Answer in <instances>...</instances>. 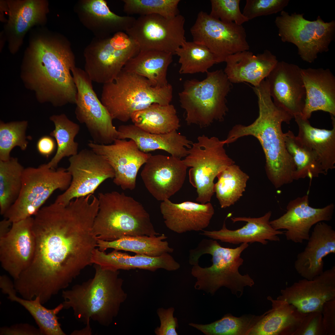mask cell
Here are the masks:
<instances>
[{
  "instance_id": "1",
  "label": "cell",
  "mask_w": 335,
  "mask_h": 335,
  "mask_svg": "<svg viewBox=\"0 0 335 335\" xmlns=\"http://www.w3.org/2000/svg\"><path fill=\"white\" fill-rule=\"evenodd\" d=\"M97 212L93 204L81 197L66 205L55 202L40 209L33 224V260L14 281L21 295L29 299L39 297L44 304L92 264L97 247L92 229Z\"/></svg>"
},
{
  "instance_id": "2",
  "label": "cell",
  "mask_w": 335,
  "mask_h": 335,
  "mask_svg": "<svg viewBox=\"0 0 335 335\" xmlns=\"http://www.w3.org/2000/svg\"><path fill=\"white\" fill-rule=\"evenodd\" d=\"M253 89L257 98L258 117L248 125H235L224 141L228 144L248 136L256 138L265 154L267 176L277 189L294 181L295 165L286 148L281 126L284 122L289 124L293 117L274 104L267 83H262Z\"/></svg>"
},
{
  "instance_id": "3",
  "label": "cell",
  "mask_w": 335,
  "mask_h": 335,
  "mask_svg": "<svg viewBox=\"0 0 335 335\" xmlns=\"http://www.w3.org/2000/svg\"><path fill=\"white\" fill-rule=\"evenodd\" d=\"M76 67L69 42L60 38H39L32 44L23 76L39 100L56 107L75 104L77 89L72 73Z\"/></svg>"
},
{
  "instance_id": "4",
  "label": "cell",
  "mask_w": 335,
  "mask_h": 335,
  "mask_svg": "<svg viewBox=\"0 0 335 335\" xmlns=\"http://www.w3.org/2000/svg\"><path fill=\"white\" fill-rule=\"evenodd\" d=\"M94 277L70 289L63 290V309H72L75 318L86 325L92 319L108 326L126 300L123 279L119 271L102 269L95 264Z\"/></svg>"
},
{
  "instance_id": "5",
  "label": "cell",
  "mask_w": 335,
  "mask_h": 335,
  "mask_svg": "<svg viewBox=\"0 0 335 335\" xmlns=\"http://www.w3.org/2000/svg\"><path fill=\"white\" fill-rule=\"evenodd\" d=\"M248 246L243 243L235 248H225L213 239H202L189 252V262L193 266L191 274L197 280L195 289L214 295L225 287L237 297L238 294L241 296L244 287L254 284L248 274L242 275L239 271L243 262L241 253Z\"/></svg>"
},
{
  "instance_id": "6",
  "label": "cell",
  "mask_w": 335,
  "mask_h": 335,
  "mask_svg": "<svg viewBox=\"0 0 335 335\" xmlns=\"http://www.w3.org/2000/svg\"><path fill=\"white\" fill-rule=\"evenodd\" d=\"M93 232L97 239L112 241L129 236L159 234L143 206L124 193L100 192Z\"/></svg>"
},
{
  "instance_id": "7",
  "label": "cell",
  "mask_w": 335,
  "mask_h": 335,
  "mask_svg": "<svg viewBox=\"0 0 335 335\" xmlns=\"http://www.w3.org/2000/svg\"><path fill=\"white\" fill-rule=\"evenodd\" d=\"M172 91L169 83L154 86L144 77L122 69L113 81L103 84L100 101L113 119L126 122L152 104H170Z\"/></svg>"
},
{
  "instance_id": "8",
  "label": "cell",
  "mask_w": 335,
  "mask_h": 335,
  "mask_svg": "<svg viewBox=\"0 0 335 335\" xmlns=\"http://www.w3.org/2000/svg\"><path fill=\"white\" fill-rule=\"evenodd\" d=\"M207 74L203 80L185 81L183 90L179 93L188 125L207 127L215 121L223 120L228 111L226 97L232 83L222 69Z\"/></svg>"
},
{
  "instance_id": "9",
  "label": "cell",
  "mask_w": 335,
  "mask_h": 335,
  "mask_svg": "<svg viewBox=\"0 0 335 335\" xmlns=\"http://www.w3.org/2000/svg\"><path fill=\"white\" fill-rule=\"evenodd\" d=\"M72 177L67 169L48 168L46 164L37 168H25L20 195L15 202L3 215L11 222L35 215L56 190H66Z\"/></svg>"
},
{
  "instance_id": "10",
  "label": "cell",
  "mask_w": 335,
  "mask_h": 335,
  "mask_svg": "<svg viewBox=\"0 0 335 335\" xmlns=\"http://www.w3.org/2000/svg\"><path fill=\"white\" fill-rule=\"evenodd\" d=\"M224 140L204 135L193 143L189 153L183 161L188 167L189 181L196 190V200L200 203L209 202L214 193V181L223 170L234 164L227 154Z\"/></svg>"
},
{
  "instance_id": "11",
  "label": "cell",
  "mask_w": 335,
  "mask_h": 335,
  "mask_svg": "<svg viewBox=\"0 0 335 335\" xmlns=\"http://www.w3.org/2000/svg\"><path fill=\"white\" fill-rule=\"evenodd\" d=\"M140 51L137 43L124 32L95 37L84 51V70L92 82L104 84L113 81Z\"/></svg>"
},
{
  "instance_id": "12",
  "label": "cell",
  "mask_w": 335,
  "mask_h": 335,
  "mask_svg": "<svg viewBox=\"0 0 335 335\" xmlns=\"http://www.w3.org/2000/svg\"><path fill=\"white\" fill-rule=\"evenodd\" d=\"M303 15L296 13L290 15L283 10L275 22L282 41L294 44L301 58L311 63L318 53L328 51L334 38L335 21L325 22L319 16L316 20L310 21Z\"/></svg>"
},
{
  "instance_id": "13",
  "label": "cell",
  "mask_w": 335,
  "mask_h": 335,
  "mask_svg": "<svg viewBox=\"0 0 335 335\" xmlns=\"http://www.w3.org/2000/svg\"><path fill=\"white\" fill-rule=\"evenodd\" d=\"M72 73L77 89L75 114L78 122L88 131L92 141L100 145H109L118 139V132L113 118L98 98L92 81L84 70L77 67Z\"/></svg>"
},
{
  "instance_id": "14",
  "label": "cell",
  "mask_w": 335,
  "mask_h": 335,
  "mask_svg": "<svg viewBox=\"0 0 335 335\" xmlns=\"http://www.w3.org/2000/svg\"><path fill=\"white\" fill-rule=\"evenodd\" d=\"M190 32L193 41L208 49L217 63L225 62L228 56L250 48L242 25L223 22L203 11L198 13Z\"/></svg>"
},
{
  "instance_id": "15",
  "label": "cell",
  "mask_w": 335,
  "mask_h": 335,
  "mask_svg": "<svg viewBox=\"0 0 335 335\" xmlns=\"http://www.w3.org/2000/svg\"><path fill=\"white\" fill-rule=\"evenodd\" d=\"M185 23L181 14L172 18L157 14L141 16L125 32L137 43L140 51H157L175 55L186 41Z\"/></svg>"
},
{
  "instance_id": "16",
  "label": "cell",
  "mask_w": 335,
  "mask_h": 335,
  "mask_svg": "<svg viewBox=\"0 0 335 335\" xmlns=\"http://www.w3.org/2000/svg\"><path fill=\"white\" fill-rule=\"evenodd\" d=\"M69 161L66 169L72 177L71 183L55 201L64 205L75 198L93 194L105 180L114 177V170L107 159L90 149L82 150Z\"/></svg>"
},
{
  "instance_id": "17",
  "label": "cell",
  "mask_w": 335,
  "mask_h": 335,
  "mask_svg": "<svg viewBox=\"0 0 335 335\" xmlns=\"http://www.w3.org/2000/svg\"><path fill=\"white\" fill-rule=\"evenodd\" d=\"M335 205L331 203L322 208L310 205L309 191L302 197L290 201L286 212L279 218L270 221L275 230L285 229L286 239L296 243L308 240L311 227L317 223L332 220Z\"/></svg>"
},
{
  "instance_id": "18",
  "label": "cell",
  "mask_w": 335,
  "mask_h": 335,
  "mask_svg": "<svg viewBox=\"0 0 335 335\" xmlns=\"http://www.w3.org/2000/svg\"><path fill=\"white\" fill-rule=\"evenodd\" d=\"M88 145L107 159L114 171V183L123 190L135 188L138 171L152 155L141 151L132 139H117L113 143L106 145L91 141Z\"/></svg>"
},
{
  "instance_id": "19",
  "label": "cell",
  "mask_w": 335,
  "mask_h": 335,
  "mask_svg": "<svg viewBox=\"0 0 335 335\" xmlns=\"http://www.w3.org/2000/svg\"><path fill=\"white\" fill-rule=\"evenodd\" d=\"M33 220L30 217L12 223L8 233L0 238L1 266L14 280L29 266L34 257L36 241Z\"/></svg>"
},
{
  "instance_id": "20",
  "label": "cell",
  "mask_w": 335,
  "mask_h": 335,
  "mask_svg": "<svg viewBox=\"0 0 335 335\" xmlns=\"http://www.w3.org/2000/svg\"><path fill=\"white\" fill-rule=\"evenodd\" d=\"M188 167L183 160L172 156L151 155L141 173L149 192L161 201L169 199L182 187Z\"/></svg>"
},
{
  "instance_id": "21",
  "label": "cell",
  "mask_w": 335,
  "mask_h": 335,
  "mask_svg": "<svg viewBox=\"0 0 335 335\" xmlns=\"http://www.w3.org/2000/svg\"><path fill=\"white\" fill-rule=\"evenodd\" d=\"M266 78L274 104L293 118L301 115L306 92L301 68L294 64L278 61Z\"/></svg>"
},
{
  "instance_id": "22",
  "label": "cell",
  "mask_w": 335,
  "mask_h": 335,
  "mask_svg": "<svg viewBox=\"0 0 335 335\" xmlns=\"http://www.w3.org/2000/svg\"><path fill=\"white\" fill-rule=\"evenodd\" d=\"M280 293L277 299L293 305L302 313L321 311L324 303L335 298V266L312 280L304 278L295 282Z\"/></svg>"
},
{
  "instance_id": "23",
  "label": "cell",
  "mask_w": 335,
  "mask_h": 335,
  "mask_svg": "<svg viewBox=\"0 0 335 335\" xmlns=\"http://www.w3.org/2000/svg\"><path fill=\"white\" fill-rule=\"evenodd\" d=\"M304 249L299 253L294 268L302 277L312 280L324 271L323 259L335 253V231L324 221L315 225Z\"/></svg>"
},
{
  "instance_id": "24",
  "label": "cell",
  "mask_w": 335,
  "mask_h": 335,
  "mask_svg": "<svg viewBox=\"0 0 335 335\" xmlns=\"http://www.w3.org/2000/svg\"><path fill=\"white\" fill-rule=\"evenodd\" d=\"M75 7L79 19L96 38H104L130 28L136 19L130 16H118L111 11L104 0H83Z\"/></svg>"
},
{
  "instance_id": "25",
  "label": "cell",
  "mask_w": 335,
  "mask_h": 335,
  "mask_svg": "<svg viewBox=\"0 0 335 335\" xmlns=\"http://www.w3.org/2000/svg\"><path fill=\"white\" fill-rule=\"evenodd\" d=\"M160 208L166 227L179 234L203 230L208 226L214 213L210 202L174 203L168 199L162 201Z\"/></svg>"
},
{
  "instance_id": "26",
  "label": "cell",
  "mask_w": 335,
  "mask_h": 335,
  "mask_svg": "<svg viewBox=\"0 0 335 335\" xmlns=\"http://www.w3.org/2000/svg\"><path fill=\"white\" fill-rule=\"evenodd\" d=\"M306 92L301 116L308 119L320 110L335 116V77L328 69L301 68Z\"/></svg>"
},
{
  "instance_id": "27",
  "label": "cell",
  "mask_w": 335,
  "mask_h": 335,
  "mask_svg": "<svg viewBox=\"0 0 335 335\" xmlns=\"http://www.w3.org/2000/svg\"><path fill=\"white\" fill-rule=\"evenodd\" d=\"M272 212L269 211L263 216L257 218L236 217L231 218L233 223L244 221L246 225L236 230L228 229L224 221L221 229L217 231L203 230L201 234L210 239L233 244L258 242L266 245L267 240L279 241V235L284 234V231L275 230L271 226L270 219Z\"/></svg>"
},
{
  "instance_id": "28",
  "label": "cell",
  "mask_w": 335,
  "mask_h": 335,
  "mask_svg": "<svg viewBox=\"0 0 335 335\" xmlns=\"http://www.w3.org/2000/svg\"><path fill=\"white\" fill-rule=\"evenodd\" d=\"M278 61L268 50L257 55L245 51L227 57L224 71L232 83L247 82L256 87L268 77Z\"/></svg>"
},
{
  "instance_id": "29",
  "label": "cell",
  "mask_w": 335,
  "mask_h": 335,
  "mask_svg": "<svg viewBox=\"0 0 335 335\" xmlns=\"http://www.w3.org/2000/svg\"><path fill=\"white\" fill-rule=\"evenodd\" d=\"M118 251L114 249L107 254L96 248L92 253V263L102 269L112 271L138 269L155 271L162 269L173 271L180 267V264L169 253L158 257L140 254L132 256Z\"/></svg>"
},
{
  "instance_id": "30",
  "label": "cell",
  "mask_w": 335,
  "mask_h": 335,
  "mask_svg": "<svg viewBox=\"0 0 335 335\" xmlns=\"http://www.w3.org/2000/svg\"><path fill=\"white\" fill-rule=\"evenodd\" d=\"M118 139L133 140L139 149L146 153L160 150L179 159L185 157L193 142L177 130L162 134L147 132L134 124L123 125L118 127Z\"/></svg>"
},
{
  "instance_id": "31",
  "label": "cell",
  "mask_w": 335,
  "mask_h": 335,
  "mask_svg": "<svg viewBox=\"0 0 335 335\" xmlns=\"http://www.w3.org/2000/svg\"><path fill=\"white\" fill-rule=\"evenodd\" d=\"M272 308L262 315L248 335H293L307 313L299 311L292 304L268 296Z\"/></svg>"
},
{
  "instance_id": "32",
  "label": "cell",
  "mask_w": 335,
  "mask_h": 335,
  "mask_svg": "<svg viewBox=\"0 0 335 335\" xmlns=\"http://www.w3.org/2000/svg\"><path fill=\"white\" fill-rule=\"evenodd\" d=\"M331 116L333 126L331 130L314 127L301 115L294 117L298 127L297 137L316 157L324 175L335 168V118Z\"/></svg>"
},
{
  "instance_id": "33",
  "label": "cell",
  "mask_w": 335,
  "mask_h": 335,
  "mask_svg": "<svg viewBox=\"0 0 335 335\" xmlns=\"http://www.w3.org/2000/svg\"><path fill=\"white\" fill-rule=\"evenodd\" d=\"M7 28L13 51L19 47L24 37L32 26L42 22L47 11L46 2L39 0L8 1Z\"/></svg>"
},
{
  "instance_id": "34",
  "label": "cell",
  "mask_w": 335,
  "mask_h": 335,
  "mask_svg": "<svg viewBox=\"0 0 335 335\" xmlns=\"http://www.w3.org/2000/svg\"><path fill=\"white\" fill-rule=\"evenodd\" d=\"M0 288L2 292L7 295L12 302L18 303L23 306L35 320L42 335H65L59 323L58 314L63 309L61 303L52 309H47L42 305L40 298L37 297L31 300L24 299L17 296L14 282L5 275L0 276Z\"/></svg>"
},
{
  "instance_id": "35",
  "label": "cell",
  "mask_w": 335,
  "mask_h": 335,
  "mask_svg": "<svg viewBox=\"0 0 335 335\" xmlns=\"http://www.w3.org/2000/svg\"><path fill=\"white\" fill-rule=\"evenodd\" d=\"M173 55L163 51H140L127 62L123 69L144 77L154 86H165L168 84L167 72Z\"/></svg>"
},
{
  "instance_id": "36",
  "label": "cell",
  "mask_w": 335,
  "mask_h": 335,
  "mask_svg": "<svg viewBox=\"0 0 335 335\" xmlns=\"http://www.w3.org/2000/svg\"><path fill=\"white\" fill-rule=\"evenodd\" d=\"M131 119L137 127L150 133H167L177 130L180 127L176 110L170 104H152L133 113Z\"/></svg>"
},
{
  "instance_id": "37",
  "label": "cell",
  "mask_w": 335,
  "mask_h": 335,
  "mask_svg": "<svg viewBox=\"0 0 335 335\" xmlns=\"http://www.w3.org/2000/svg\"><path fill=\"white\" fill-rule=\"evenodd\" d=\"M157 235L125 236L112 241L97 239V247L103 252L113 248L152 257L173 252V248L165 240L167 236L164 234Z\"/></svg>"
},
{
  "instance_id": "38",
  "label": "cell",
  "mask_w": 335,
  "mask_h": 335,
  "mask_svg": "<svg viewBox=\"0 0 335 335\" xmlns=\"http://www.w3.org/2000/svg\"><path fill=\"white\" fill-rule=\"evenodd\" d=\"M55 125L50 136L55 139L56 152L50 162L46 164L49 168L55 169L61 160L78 153V144L74 139L80 129L79 125L69 119L65 114L54 115L50 118Z\"/></svg>"
},
{
  "instance_id": "39",
  "label": "cell",
  "mask_w": 335,
  "mask_h": 335,
  "mask_svg": "<svg viewBox=\"0 0 335 335\" xmlns=\"http://www.w3.org/2000/svg\"><path fill=\"white\" fill-rule=\"evenodd\" d=\"M217 177L218 180L214 184V192L222 208L234 205L240 198L249 178L235 163L223 170Z\"/></svg>"
},
{
  "instance_id": "40",
  "label": "cell",
  "mask_w": 335,
  "mask_h": 335,
  "mask_svg": "<svg viewBox=\"0 0 335 335\" xmlns=\"http://www.w3.org/2000/svg\"><path fill=\"white\" fill-rule=\"evenodd\" d=\"M286 148L292 157L296 167L294 180L313 178L324 174L321 164L312 151L304 144L293 132L284 133Z\"/></svg>"
},
{
  "instance_id": "41",
  "label": "cell",
  "mask_w": 335,
  "mask_h": 335,
  "mask_svg": "<svg viewBox=\"0 0 335 335\" xmlns=\"http://www.w3.org/2000/svg\"><path fill=\"white\" fill-rule=\"evenodd\" d=\"M25 168L16 158L0 160V213L3 215L17 199Z\"/></svg>"
},
{
  "instance_id": "42",
  "label": "cell",
  "mask_w": 335,
  "mask_h": 335,
  "mask_svg": "<svg viewBox=\"0 0 335 335\" xmlns=\"http://www.w3.org/2000/svg\"><path fill=\"white\" fill-rule=\"evenodd\" d=\"M181 65L180 74L207 73L217 64L215 58L206 47L193 41L184 42L176 51Z\"/></svg>"
},
{
  "instance_id": "43",
  "label": "cell",
  "mask_w": 335,
  "mask_h": 335,
  "mask_svg": "<svg viewBox=\"0 0 335 335\" xmlns=\"http://www.w3.org/2000/svg\"><path fill=\"white\" fill-rule=\"evenodd\" d=\"M262 316L246 315L237 317L227 314L210 324L191 323L188 324L206 335H248L251 329Z\"/></svg>"
},
{
  "instance_id": "44",
  "label": "cell",
  "mask_w": 335,
  "mask_h": 335,
  "mask_svg": "<svg viewBox=\"0 0 335 335\" xmlns=\"http://www.w3.org/2000/svg\"><path fill=\"white\" fill-rule=\"evenodd\" d=\"M123 11L128 16L159 15L167 18L180 15V0H123Z\"/></svg>"
},
{
  "instance_id": "45",
  "label": "cell",
  "mask_w": 335,
  "mask_h": 335,
  "mask_svg": "<svg viewBox=\"0 0 335 335\" xmlns=\"http://www.w3.org/2000/svg\"><path fill=\"white\" fill-rule=\"evenodd\" d=\"M27 122L23 121L0 123V160L6 161L11 157L10 153L16 146L24 150L27 147L26 136Z\"/></svg>"
},
{
  "instance_id": "46",
  "label": "cell",
  "mask_w": 335,
  "mask_h": 335,
  "mask_svg": "<svg viewBox=\"0 0 335 335\" xmlns=\"http://www.w3.org/2000/svg\"><path fill=\"white\" fill-rule=\"evenodd\" d=\"M210 2L211 11L209 15L215 19L239 25L249 21L241 12L240 0H211Z\"/></svg>"
},
{
  "instance_id": "47",
  "label": "cell",
  "mask_w": 335,
  "mask_h": 335,
  "mask_svg": "<svg viewBox=\"0 0 335 335\" xmlns=\"http://www.w3.org/2000/svg\"><path fill=\"white\" fill-rule=\"evenodd\" d=\"M289 0H247L242 14L249 20L283 10Z\"/></svg>"
},
{
  "instance_id": "48",
  "label": "cell",
  "mask_w": 335,
  "mask_h": 335,
  "mask_svg": "<svg viewBox=\"0 0 335 335\" xmlns=\"http://www.w3.org/2000/svg\"><path fill=\"white\" fill-rule=\"evenodd\" d=\"M293 335H326L321 311L307 313Z\"/></svg>"
},
{
  "instance_id": "49",
  "label": "cell",
  "mask_w": 335,
  "mask_h": 335,
  "mask_svg": "<svg viewBox=\"0 0 335 335\" xmlns=\"http://www.w3.org/2000/svg\"><path fill=\"white\" fill-rule=\"evenodd\" d=\"M175 309L171 307L168 309L159 308L157 313L159 318L160 324L154 330L156 335H177L176 329L178 328L177 319L174 317Z\"/></svg>"
},
{
  "instance_id": "50",
  "label": "cell",
  "mask_w": 335,
  "mask_h": 335,
  "mask_svg": "<svg viewBox=\"0 0 335 335\" xmlns=\"http://www.w3.org/2000/svg\"><path fill=\"white\" fill-rule=\"evenodd\" d=\"M321 312L326 335H335V298L324 303Z\"/></svg>"
},
{
  "instance_id": "51",
  "label": "cell",
  "mask_w": 335,
  "mask_h": 335,
  "mask_svg": "<svg viewBox=\"0 0 335 335\" xmlns=\"http://www.w3.org/2000/svg\"><path fill=\"white\" fill-rule=\"evenodd\" d=\"M0 335H42L39 328L29 324L19 323L2 327Z\"/></svg>"
},
{
  "instance_id": "52",
  "label": "cell",
  "mask_w": 335,
  "mask_h": 335,
  "mask_svg": "<svg viewBox=\"0 0 335 335\" xmlns=\"http://www.w3.org/2000/svg\"><path fill=\"white\" fill-rule=\"evenodd\" d=\"M36 148L38 152L41 155L48 158L55 150V142L51 136H43L40 138L38 141Z\"/></svg>"
},
{
  "instance_id": "53",
  "label": "cell",
  "mask_w": 335,
  "mask_h": 335,
  "mask_svg": "<svg viewBox=\"0 0 335 335\" xmlns=\"http://www.w3.org/2000/svg\"><path fill=\"white\" fill-rule=\"evenodd\" d=\"M12 223L4 218L0 222V238L6 235L10 230Z\"/></svg>"
},
{
  "instance_id": "54",
  "label": "cell",
  "mask_w": 335,
  "mask_h": 335,
  "mask_svg": "<svg viewBox=\"0 0 335 335\" xmlns=\"http://www.w3.org/2000/svg\"><path fill=\"white\" fill-rule=\"evenodd\" d=\"M92 334V329L90 325H86L84 328L78 331H73L71 334L73 335H91Z\"/></svg>"
}]
</instances>
